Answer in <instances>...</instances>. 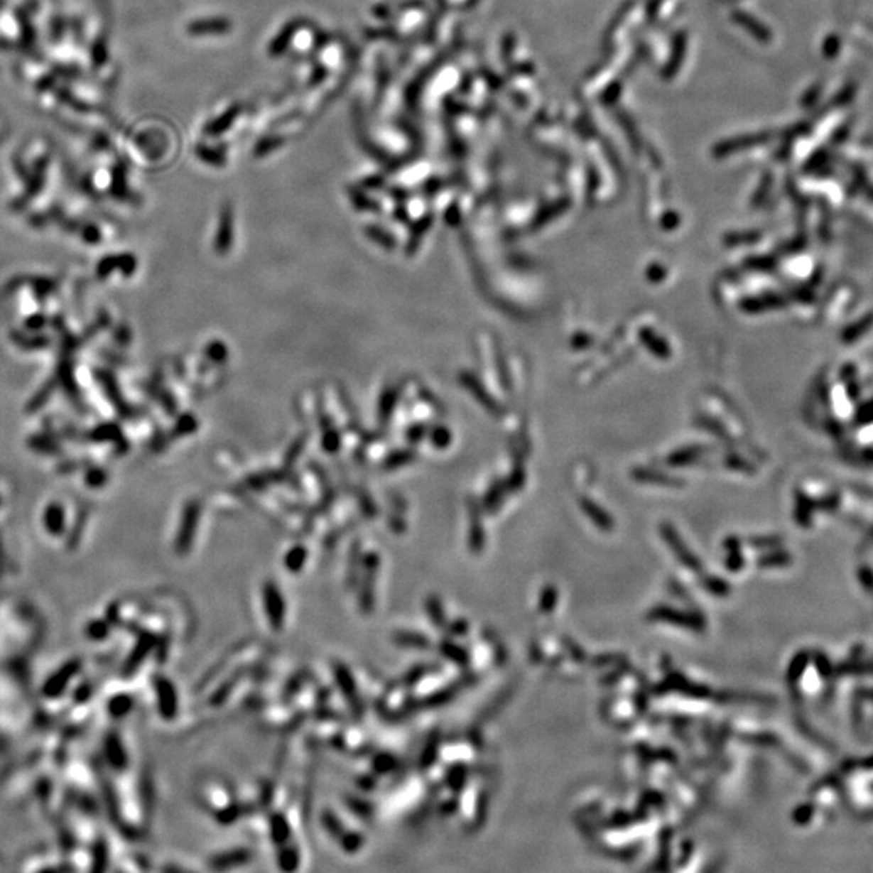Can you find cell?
I'll return each mask as SVG.
<instances>
[{
  "instance_id": "1",
  "label": "cell",
  "mask_w": 873,
  "mask_h": 873,
  "mask_svg": "<svg viewBox=\"0 0 873 873\" xmlns=\"http://www.w3.org/2000/svg\"><path fill=\"white\" fill-rule=\"evenodd\" d=\"M262 597H264V610H266L269 624H271V628L273 631H280L283 628L286 608H285L283 597L282 594H280L277 584L272 581L264 584Z\"/></svg>"
},
{
  "instance_id": "2",
  "label": "cell",
  "mask_w": 873,
  "mask_h": 873,
  "mask_svg": "<svg viewBox=\"0 0 873 873\" xmlns=\"http://www.w3.org/2000/svg\"><path fill=\"white\" fill-rule=\"evenodd\" d=\"M650 619H660V621H666V623H673L678 626H683V628L693 629L697 632H702L705 629V619L700 617V614H693V613H684L675 610V608L670 607H657L654 608L652 612L649 613Z\"/></svg>"
},
{
  "instance_id": "3",
  "label": "cell",
  "mask_w": 873,
  "mask_h": 873,
  "mask_svg": "<svg viewBox=\"0 0 873 873\" xmlns=\"http://www.w3.org/2000/svg\"><path fill=\"white\" fill-rule=\"evenodd\" d=\"M661 534H663V538L666 541V543L670 545L671 552L678 556V560L681 561L684 566H688L689 570H693L695 573L702 571L700 560L697 558L695 555H693V553L689 552V548L683 543L681 537L678 536V532L673 529L671 526H668V524L661 526Z\"/></svg>"
},
{
  "instance_id": "4",
  "label": "cell",
  "mask_w": 873,
  "mask_h": 873,
  "mask_svg": "<svg viewBox=\"0 0 873 873\" xmlns=\"http://www.w3.org/2000/svg\"><path fill=\"white\" fill-rule=\"evenodd\" d=\"M376 573H377V558H369L366 563V570H364V576H362V584L359 589V603L361 608L364 612H371L372 610V597H374V579H376Z\"/></svg>"
},
{
  "instance_id": "5",
  "label": "cell",
  "mask_w": 873,
  "mask_h": 873,
  "mask_svg": "<svg viewBox=\"0 0 873 873\" xmlns=\"http://www.w3.org/2000/svg\"><path fill=\"white\" fill-rule=\"evenodd\" d=\"M335 678L337 683L340 685V689H342V694L345 695V699L349 702V705L357 710L359 708V700H357V693H356V684L353 681V676L349 675V671L345 668L343 665H335Z\"/></svg>"
},
{
  "instance_id": "6",
  "label": "cell",
  "mask_w": 873,
  "mask_h": 873,
  "mask_svg": "<svg viewBox=\"0 0 873 873\" xmlns=\"http://www.w3.org/2000/svg\"><path fill=\"white\" fill-rule=\"evenodd\" d=\"M251 859V852L246 851V849H235V851H228L224 854L215 855V857L210 860V865L214 867V869H230V867H237L249 862Z\"/></svg>"
},
{
  "instance_id": "7",
  "label": "cell",
  "mask_w": 873,
  "mask_h": 873,
  "mask_svg": "<svg viewBox=\"0 0 873 873\" xmlns=\"http://www.w3.org/2000/svg\"><path fill=\"white\" fill-rule=\"evenodd\" d=\"M581 506L584 508V511L587 516L594 521V523L600 527L602 531H612L613 529V519L608 516V514L603 511L600 506H597L595 503H592L589 500H581Z\"/></svg>"
},
{
  "instance_id": "8",
  "label": "cell",
  "mask_w": 873,
  "mask_h": 873,
  "mask_svg": "<svg viewBox=\"0 0 873 873\" xmlns=\"http://www.w3.org/2000/svg\"><path fill=\"white\" fill-rule=\"evenodd\" d=\"M425 610L427 613H429V618L432 623L437 626V629H443L447 619H445V612H443L440 600H438L437 597H429V599L425 600Z\"/></svg>"
},
{
  "instance_id": "9",
  "label": "cell",
  "mask_w": 873,
  "mask_h": 873,
  "mask_svg": "<svg viewBox=\"0 0 873 873\" xmlns=\"http://www.w3.org/2000/svg\"><path fill=\"white\" fill-rule=\"evenodd\" d=\"M161 708L168 717H172L175 708H177V695H175V690L170 683L161 684Z\"/></svg>"
},
{
  "instance_id": "10",
  "label": "cell",
  "mask_w": 873,
  "mask_h": 873,
  "mask_svg": "<svg viewBox=\"0 0 873 873\" xmlns=\"http://www.w3.org/2000/svg\"><path fill=\"white\" fill-rule=\"evenodd\" d=\"M702 584H704V587L707 592H710V594L717 595V597H725L730 594V584L725 581V579H720L717 576H707L702 579Z\"/></svg>"
},
{
  "instance_id": "11",
  "label": "cell",
  "mask_w": 873,
  "mask_h": 873,
  "mask_svg": "<svg viewBox=\"0 0 873 873\" xmlns=\"http://www.w3.org/2000/svg\"><path fill=\"white\" fill-rule=\"evenodd\" d=\"M442 652H443L445 657H447V658H448V660H451V661H455L456 665L465 666V665L467 663V655H466V652H465V650H462L460 646H456V644H451V642H442Z\"/></svg>"
},
{
  "instance_id": "12",
  "label": "cell",
  "mask_w": 873,
  "mask_h": 873,
  "mask_svg": "<svg viewBox=\"0 0 873 873\" xmlns=\"http://www.w3.org/2000/svg\"><path fill=\"white\" fill-rule=\"evenodd\" d=\"M272 836L277 845H283V842L288 841L290 837V830L288 825H286V820L280 815H273L272 818Z\"/></svg>"
},
{
  "instance_id": "13",
  "label": "cell",
  "mask_w": 873,
  "mask_h": 873,
  "mask_svg": "<svg viewBox=\"0 0 873 873\" xmlns=\"http://www.w3.org/2000/svg\"><path fill=\"white\" fill-rule=\"evenodd\" d=\"M395 639L398 644H401V646H406V647H427L429 646V639H425L421 634H414V632L401 631V632H398Z\"/></svg>"
},
{
  "instance_id": "14",
  "label": "cell",
  "mask_w": 873,
  "mask_h": 873,
  "mask_svg": "<svg viewBox=\"0 0 873 873\" xmlns=\"http://www.w3.org/2000/svg\"><path fill=\"white\" fill-rule=\"evenodd\" d=\"M556 600H558V590H556L553 585H547V587L542 590L541 603H538V607H541L542 612L550 613L555 608Z\"/></svg>"
},
{
  "instance_id": "15",
  "label": "cell",
  "mask_w": 873,
  "mask_h": 873,
  "mask_svg": "<svg viewBox=\"0 0 873 873\" xmlns=\"http://www.w3.org/2000/svg\"><path fill=\"white\" fill-rule=\"evenodd\" d=\"M304 560H306V552H304V548L296 547V548H293L288 555H286L285 565L290 571H300L304 565Z\"/></svg>"
},
{
  "instance_id": "16",
  "label": "cell",
  "mask_w": 873,
  "mask_h": 873,
  "mask_svg": "<svg viewBox=\"0 0 873 873\" xmlns=\"http://www.w3.org/2000/svg\"><path fill=\"white\" fill-rule=\"evenodd\" d=\"M322 823H324L325 830L329 831V833L333 837H338V840H340V836L345 833L342 822H340V820L335 815H333L332 812H325L324 815H322Z\"/></svg>"
},
{
  "instance_id": "17",
  "label": "cell",
  "mask_w": 873,
  "mask_h": 873,
  "mask_svg": "<svg viewBox=\"0 0 873 873\" xmlns=\"http://www.w3.org/2000/svg\"><path fill=\"white\" fill-rule=\"evenodd\" d=\"M340 842H342V846L347 849L349 852H354L356 849H359L361 846V836H357L356 833H343L340 836Z\"/></svg>"
},
{
  "instance_id": "18",
  "label": "cell",
  "mask_w": 873,
  "mask_h": 873,
  "mask_svg": "<svg viewBox=\"0 0 873 873\" xmlns=\"http://www.w3.org/2000/svg\"><path fill=\"white\" fill-rule=\"evenodd\" d=\"M280 865H282L283 870H293L296 867L298 862V854L296 851H291V849H283V852L280 854Z\"/></svg>"
},
{
  "instance_id": "19",
  "label": "cell",
  "mask_w": 873,
  "mask_h": 873,
  "mask_svg": "<svg viewBox=\"0 0 873 873\" xmlns=\"http://www.w3.org/2000/svg\"><path fill=\"white\" fill-rule=\"evenodd\" d=\"M725 565L730 571H739L744 566V560L741 558V555H737V552H732L728 558H726Z\"/></svg>"
},
{
  "instance_id": "20",
  "label": "cell",
  "mask_w": 873,
  "mask_h": 873,
  "mask_svg": "<svg viewBox=\"0 0 873 873\" xmlns=\"http://www.w3.org/2000/svg\"><path fill=\"white\" fill-rule=\"evenodd\" d=\"M637 477H639V479H644V480H655V482H658V480H660V482H666V484H676V480H675V479L671 480V479L663 477V476H655V477H652V476H649L647 472L637 474Z\"/></svg>"
}]
</instances>
